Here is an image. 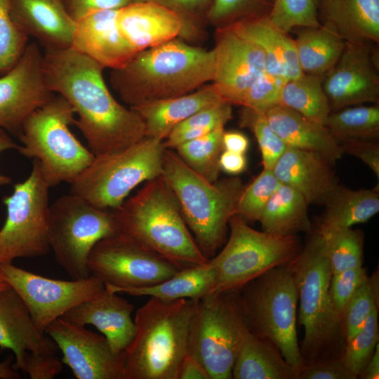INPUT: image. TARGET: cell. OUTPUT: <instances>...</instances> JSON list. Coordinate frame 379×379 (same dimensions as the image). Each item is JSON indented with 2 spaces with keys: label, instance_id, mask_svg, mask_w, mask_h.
<instances>
[{
  "label": "cell",
  "instance_id": "obj_40",
  "mask_svg": "<svg viewBox=\"0 0 379 379\" xmlns=\"http://www.w3.org/2000/svg\"><path fill=\"white\" fill-rule=\"evenodd\" d=\"M162 6L176 13L182 20L183 29L180 39L194 44L207 37L208 14L212 0H131Z\"/></svg>",
  "mask_w": 379,
  "mask_h": 379
},
{
  "label": "cell",
  "instance_id": "obj_56",
  "mask_svg": "<svg viewBox=\"0 0 379 379\" xmlns=\"http://www.w3.org/2000/svg\"><path fill=\"white\" fill-rule=\"evenodd\" d=\"M224 150L245 154L249 146L248 138L241 132L224 131L222 134Z\"/></svg>",
  "mask_w": 379,
  "mask_h": 379
},
{
  "label": "cell",
  "instance_id": "obj_16",
  "mask_svg": "<svg viewBox=\"0 0 379 379\" xmlns=\"http://www.w3.org/2000/svg\"><path fill=\"white\" fill-rule=\"evenodd\" d=\"M378 44L346 42L336 63L322 77L331 111L364 103L378 104Z\"/></svg>",
  "mask_w": 379,
  "mask_h": 379
},
{
  "label": "cell",
  "instance_id": "obj_15",
  "mask_svg": "<svg viewBox=\"0 0 379 379\" xmlns=\"http://www.w3.org/2000/svg\"><path fill=\"white\" fill-rule=\"evenodd\" d=\"M0 274L20 295L39 331L46 328L70 309L102 291L105 283L91 275L84 279H53L16 267L0 263Z\"/></svg>",
  "mask_w": 379,
  "mask_h": 379
},
{
  "label": "cell",
  "instance_id": "obj_48",
  "mask_svg": "<svg viewBox=\"0 0 379 379\" xmlns=\"http://www.w3.org/2000/svg\"><path fill=\"white\" fill-rule=\"evenodd\" d=\"M287 81L265 71L246 92L241 107L265 113L278 105L281 88Z\"/></svg>",
  "mask_w": 379,
  "mask_h": 379
},
{
  "label": "cell",
  "instance_id": "obj_17",
  "mask_svg": "<svg viewBox=\"0 0 379 379\" xmlns=\"http://www.w3.org/2000/svg\"><path fill=\"white\" fill-rule=\"evenodd\" d=\"M55 93L48 87L43 53L28 44L17 63L0 76V128L18 135L25 120Z\"/></svg>",
  "mask_w": 379,
  "mask_h": 379
},
{
  "label": "cell",
  "instance_id": "obj_11",
  "mask_svg": "<svg viewBox=\"0 0 379 379\" xmlns=\"http://www.w3.org/2000/svg\"><path fill=\"white\" fill-rule=\"evenodd\" d=\"M228 225L227 243L209 259L216 277L212 292L238 291L264 272L288 265L302 248L297 235L255 230L237 214L232 216Z\"/></svg>",
  "mask_w": 379,
  "mask_h": 379
},
{
  "label": "cell",
  "instance_id": "obj_25",
  "mask_svg": "<svg viewBox=\"0 0 379 379\" xmlns=\"http://www.w3.org/2000/svg\"><path fill=\"white\" fill-rule=\"evenodd\" d=\"M116 22L136 53L180 38L183 29L176 13L149 2H133L118 9Z\"/></svg>",
  "mask_w": 379,
  "mask_h": 379
},
{
  "label": "cell",
  "instance_id": "obj_51",
  "mask_svg": "<svg viewBox=\"0 0 379 379\" xmlns=\"http://www.w3.org/2000/svg\"><path fill=\"white\" fill-rule=\"evenodd\" d=\"M20 370L32 379H52L62 370V361L55 354L31 353Z\"/></svg>",
  "mask_w": 379,
  "mask_h": 379
},
{
  "label": "cell",
  "instance_id": "obj_4",
  "mask_svg": "<svg viewBox=\"0 0 379 379\" xmlns=\"http://www.w3.org/2000/svg\"><path fill=\"white\" fill-rule=\"evenodd\" d=\"M114 211L119 234L134 239L179 270L209 260L192 236L177 199L161 175L147 181L134 197Z\"/></svg>",
  "mask_w": 379,
  "mask_h": 379
},
{
  "label": "cell",
  "instance_id": "obj_39",
  "mask_svg": "<svg viewBox=\"0 0 379 379\" xmlns=\"http://www.w3.org/2000/svg\"><path fill=\"white\" fill-rule=\"evenodd\" d=\"M232 117V105L221 102L204 109L178 124L164 140L166 148L201 137L214 129L225 126Z\"/></svg>",
  "mask_w": 379,
  "mask_h": 379
},
{
  "label": "cell",
  "instance_id": "obj_45",
  "mask_svg": "<svg viewBox=\"0 0 379 379\" xmlns=\"http://www.w3.org/2000/svg\"><path fill=\"white\" fill-rule=\"evenodd\" d=\"M318 0H274L268 15L282 31L288 33L301 27L320 26L317 17Z\"/></svg>",
  "mask_w": 379,
  "mask_h": 379
},
{
  "label": "cell",
  "instance_id": "obj_18",
  "mask_svg": "<svg viewBox=\"0 0 379 379\" xmlns=\"http://www.w3.org/2000/svg\"><path fill=\"white\" fill-rule=\"evenodd\" d=\"M77 379H124V352L116 353L104 335L62 318L46 329Z\"/></svg>",
  "mask_w": 379,
  "mask_h": 379
},
{
  "label": "cell",
  "instance_id": "obj_7",
  "mask_svg": "<svg viewBox=\"0 0 379 379\" xmlns=\"http://www.w3.org/2000/svg\"><path fill=\"white\" fill-rule=\"evenodd\" d=\"M74 114L62 96L54 94L25 120L18 135V151L39 162L51 187L71 184L95 158L69 129Z\"/></svg>",
  "mask_w": 379,
  "mask_h": 379
},
{
  "label": "cell",
  "instance_id": "obj_38",
  "mask_svg": "<svg viewBox=\"0 0 379 379\" xmlns=\"http://www.w3.org/2000/svg\"><path fill=\"white\" fill-rule=\"evenodd\" d=\"M321 236L332 274L362 266L364 234L350 228L317 231Z\"/></svg>",
  "mask_w": 379,
  "mask_h": 379
},
{
  "label": "cell",
  "instance_id": "obj_13",
  "mask_svg": "<svg viewBox=\"0 0 379 379\" xmlns=\"http://www.w3.org/2000/svg\"><path fill=\"white\" fill-rule=\"evenodd\" d=\"M49 185L34 159L28 178L3 201L6 218L0 230V263L46 255L49 250Z\"/></svg>",
  "mask_w": 379,
  "mask_h": 379
},
{
  "label": "cell",
  "instance_id": "obj_33",
  "mask_svg": "<svg viewBox=\"0 0 379 379\" xmlns=\"http://www.w3.org/2000/svg\"><path fill=\"white\" fill-rule=\"evenodd\" d=\"M215 279V269L208 260L204 264L180 270L170 278L158 284L141 288L118 289L114 293L146 295L165 301L199 299L213 291Z\"/></svg>",
  "mask_w": 379,
  "mask_h": 379
},
{
  "label": "cell",
  "instance_id": "obj_30",
  "mask_svg": "<svg viewBox=\"0 0 379 379\" xmlns=\"http://www.w3.org/2000/svg\"><path fill=\"white\" fill-rule=\"evenodd\" d=\"M234 379H298V372L288 363L277 346L248 331L234 361Z\"/></svg>",
  "mask_w": 379,
  "mask_h": 379
},
{
  "label": "cell",
  "instance_id": "obj_24",
  "mask_svg": "<svg viewBox=\"0 0 379 379\" xmlns=\"http://www.w3.org/2000/svg\"><path fill=\"white\" fill-rule=\"evenodd\" d=\"M36 328L20 295L10 286L0 291V347L15 354V370H20L31 354H55L54 341Z\"/></svg>",
  "mask_w": 379,
  "mask_h": 379
},
{
  "label": "cell",
  "instance_id": "obj_9",
  "mask_svg": "<svg viewBox=\"0 0 379 379\" xmlns=\"http://www.w3.org/2000/svg\"><path fill=\"white\" fill-rule=\"evenodd\" d=\"M164 140L145 137L120 150L95 157L70 184V193L102 209H117L138 185L161 175Z\"/></svg>",
  "mask_w": 379,
  "mask_h": 379
},
{
  "label": "cell",
  "instance_id": "obj_26",
  "mask_svg": "<svg viewBox=\"0 0 379 379\" xmlns=\"http://www.w3.org/2000/svg\"><path fill=\"white\" fill-rule=\"evenodd\" d=\"M321 25L345 42H379V0H318Z\"/></svg>",
  "mask_w": 379,
  "mask_h": 379
},
{
  "label": "cell",
  "instance_id": "obj_14",
  "mask_svg": "<svg viewBox=\"0 0 379 379\" xmlns=\"http://www.w3.org/2000/svg\"><path fill=\"white\" fill-rule=\"evenodd\" d=\"M91 275L112 292L161 282L178 270L176 266L123 234L102 239L88 257Z\"/></svg>",
  "mask_w": 379,
  "mask_h": 379
},
{
  "label": "cell",
  "instance_id": "obj_21",
  "mask_svg": "<svg viewBox=\"0 0 379 379\" xmlns=\"http://www.w3.org/2000/svg\"><path fill=\"white\" fill-rule=\"evenodd\" d=\"M117 11L88 13L76 21L72 37V48L111 70L123 67L136 53L117 27Z\"/></svg>",
  "mask_w": 379,
  "mask_h": 379
},
{
  "label": "cell",
  "instance_id": "obj_6",
  "mask_svg": "<svg viewBox=\"0 0 379 379\" xmlns=\"http://www.w3.org/2000/svg\"><path fill=\"white\" fill-rule=\"evenodd\" d=\"M163 179L177 199L182 215L204 255L211 258L224 244L244 189L232 178L211 182L191 169L171 150L165 151Z\"/></svg>",
  "mask_w": 379,
  "mask_h": 379
},
{
  "label": "cell",
  "instance_id": "obj_12",
  "mask_svg": "<svg viewBox=\"0 0 379 379\" xmlns=\"http://www.w3.org/2000/svg\"><path fill=\"white\" fill-rule=\"evenodd\" d=\"M247 331L239 290L211 292L197 300L187 352L203 364L210 379H231Z\"/></svg>",
  "mask_w": 379,
  "mask_h": 379
},
{
  "label": "cell",
  "instance_id": "obj_41",
  "mask_svg": "<svg viewBox=\"0 0 379 379\" xmlns=\"http://www.w3.org/2000/svg\"><path fill=\"white\" fill-rule=\"evenodd\" d=\"M378 305L374 307L361 329L346 343L340 360L357 378L371 358L378 343Z\"/></svg>",
  "mask_w": 379,
  "mask_h": 379
},
{
  "label": "cell",
  "instance_id": "obj_23",
  "mask_svg": "<svg viewBox=\"0 0 379 379\" xmlns=\"http://www.w3.org/2000/svg\"><path fill=\"white\" fill-rule=\"evenodd\" d=\"M11 15L18 27L45 50L72 47L76 22L62 0H11Z\"/></svg>",
  "mask_w": 379,
  "mask_h": 379
},
{
  "label": "cell",
  "instance_id": "obj_34",
  "mask_svg": "<svg viewBox=\"0 0 379 379\" xmlns=\"http://www.w3.org/2000/svg\"><path fill=\"white\" fill-rule=\"evenodd\" d=\"M298 30L293 40L301 71L323 77L336 63L346 42L322 25Z\"/></svg>",
  "mask_w": 379,
  "mask_h": 379
},
{
  "label": "cell",
  "instance_id": "obj_58",
  "mask_svg": "<svg viewBox=\"0 0 379 379\" xmlns=\"http://www.w3.org/2000/svg\"><path fill=\"white\" fill-rule=\"evenodd\" d=\"M17 145L11 138L10 134L3 128H0V154L10 149H18ZM11 183V178L8 176L0 173V186Z\"/></svg>",
  "mask_w": 379,
  "mask_h": 379
},
{
  "label": "cell",
  "instance_id": "obj_27",
  "mask_svg": "<svg viewBox=\"0 0 379 379\" xmlns=\"http://www.w3.org/2000/svg\"><path fill=\"white\" fill-rule=\"evenodd\" d=\"M224 101L211 82L185 95L131 108L142 119L147 137L164 140L175 127L194 114Z\"/></svg>",
  "mask_w": 379,
  "mask_h": 379
},
{
  "label": "cell",
  "instance_id": "obj_1",
  "mask_svg": "<svg viewBox=\"0 0 379 379\" xmlns=\"http://www.w3.org/2000/svg\"><path fill=\"white\" fill-rule=\"evenodd\" d=\"M43 70L48 88L62 96L78 115L74 124L95 157L146 137L140 117L114 98L104 79V68L93 60L72 47L45 50Z\"/></svg>",
  "mask_w": 379,
  "mask_h": 379
},
{
  "label": "cell",
  "instance_id": "obj_46",
  "mask_svg": "<svg viewBox=\"0 0 379 379\" xmlns=\"http://www.w3.org/2000/svg\"><path fill=\"white\" fill-rule=\"evenodd\" d=\"M376 277H368L348 301L343 321L346 343L364 326L374 307L378 304V286Z\"/></svg>",
  "mask_w": 379,
  "mask_h": 379
},
{
  "label": "cell",
  "instance_id": "obj_60",
  "mask_svg": "<svg viewBox=\"0 0 379 379\" xmlns=\"http://www.w3.org/2000/svg\"><path fill=\"white\" fill-rule=\"evenodd\" d=\"M8 287H10V286L7 284V282L4 280V279L0 274V291L7 288Z\"/></svg>",
  "mask_w": 379,
  "mask_h": 379
},
{
  "label": "cell",
  "instance_id": "obj_43",
  "mask_svg": "<svg viewBox=\"0 0 379 379\" xmlns=\"http://www.w3.org/2000/svg\"><path fill=\"white\" fill-rule=\"evenodd\" d=\"M239 124L254 134L260 149L263 168L272 169L287 145L271 128L265 114L242 107Z\"/></svg>",
  "mask_w": 379,
  "mask_h": 379
},
{
  "label": "cell",
  "instance_id": "obj_8",
  "mask_svg": "<svg viewBox=\"0 0 379 379\" xmlns=\"http://www.w3.org/2000/svg\"><path fill=\"white\" fill-rule=\"evenodd\" d=\"M246 326L252 334L274 343L298 372L305 364L298 345V293L288 265L274 267L239 290Z\"/></svg>",
  "mask_w": 379,
  "mask_h": 379
},
{
  "label": "cell",
  "instance_id": "obj_52",
  "mask_svg": "<svg viewBox=\"0 0 379 379\" xmlns=\"http://www.w3.org/2000/svg\"><path fill=\"white\" fill-rule=\"evenodd\" d=\"M339 143L344 153L360 159L379 179V145L376 140L353 139Z\"/></svg>",
  "mask_w": 379,
  "mask_h": 379
},
{
  "label": "cell",
  "instance_id": "obj_53",
  "mask_svg": "<svg viewBox=\"0 0 379 379\" xmlns=\"http://www.w3.org/2000/svg\"><path fill=\"white\" fill-rule=\"evenodd\" d=\"M65 8L76 22L88 13L100 10H118L131 0H62Z\"/></svg>",
  "mask_w": 379,
  "mask_h": 379
},
{
  "label": "cell",
  "instance_id": "obj_55",
  "mask_svg": "<svg viewBox=\"0 0 379 379\" xmlns=\"http://www.w3.org/2000/svg\"><path fill=\"white\" fill-rule=\"evenodd\" d=\"M246 165L245 154L223 150L219 158L220 170L229 174L241 173L246 170Z\"/></svg>",
  "mask_w": 379,
  "mask_h": 379
},
{
  "label": "cell",
  "instance_id": "obj_47",
  "mask_svg": "<svg viewBox=\"0 0 379 379\" xmlns=\"http://www.w3.org/2000/svg\"><path fill=\"white\" fill-rule=\"evenodd\" d=\"M28 38L11 17V0H0V76L17 63Z\"/></svg>",
  "mask_w": 379,
  "mask_h": 379
},
{
  "label": "cell",
  "instance_id": "obj_54",
  "mask_svg": "<svg viewBox=\"0 0 379 379\" xmlns=\"http://www.w3.org/2000/svg\"><path fill=\"white\" fill-rule=\"evenodd\" d=\"M177 379H210L203 364L188 352L183 357Z\"/></svg>",
  "mask_w": 379,
  "mask_h": 379
},
{
  "label": "cell",
  "instance_id": "obj_37",
  "mask_svg": "<svg viewBox=\"0 0 379 379\" xmlns=\"http://www.w3.org/2000/svg\"><path fill=\"white\" fill-rule=\"evenodd\" d=\"M225 126L218 127L196 139L183 142L175 149L183 161L206 180H218L220 168L219 158L224 150L222 134Z\"/></svg>",
  "mask_w": 379,
  "mask_h": 379
},
{
  "label": "cell",
  "instance_id": "obj_57",
  "mask_svg": "<svg viewBox=\"0 0 379 379\" xmlns=\"http://www.w3.org/2000/svg\"><path fill=\"white\" fill-rule=\"evenodd\" d=\"M379 376V343L366 366L358 378L361 379H378Z\"/></svg>",
  "mask_w": 379,
  "mask_h": 379
},
{
  "label": "cell",
  "instance_id": "obj_49",
  "mask_svg": "<svg viewBox=\"0 0 379 379\" xmlns=\"http://www.w3.org/2000/svg\"><path fill=\"white\" fill-rule=\"evenodd\" d=\"M368 279L366 269L362 266L332 274L328 292L334 309L342 317L348 301Z\"/></svg>",
  "mask_w": 379,
  "mask_h": 379
},
{
  "label": "cell",
  "instance_id": "obj_50",
  "mask_svg": "<svg viewBox=\"0 0 379 379\" xmlns=\"http://www.w3.org/2000/svg\"><path fill=\"white\" fill-rule=\"evenodd\" d=\"M340 359H326L303 365L298 379H356Z\"/></svg>",
  "mask_w": 379,
  "mask_h": 379
},
{
  "label": "cell",
  "instance_id": "obj_2",
  "mask_svg": "<svg viewBox=\"0 0 379 379\" xmlns=\"http://www.w3.org/2000/svg\"><path fill=\"white\" fill-rule=\"evenodd\" d=\"M215 53L176 38L136 53L109 81L130 107L191 93L211 81Z\"/></svg>",
  "mask_w": 379,
  "mask_h": 379
},
{
  "label": "cell",
  "instance_id": "obj_35",
  "mask_svg": "<svg viewBox=\"0 0 379 379\" xmlns=\"http://www.w3.org/2000/svg\"><path fill=\"white\" fill-rule=\"evenodd\" d=\"M278 105L290 108L322 125L331 112L322 77L305 73L284 84Z\"/></svg>",
  "mask_w": 379,
  "mask_h": 379
},
{
  "label": "cell",
  "instance_id": "obj_59",
  "mask_svg": "<svg viewBox=\"0 0 379 379\" xmlns=\"http://www.w3.org/2000/svg\"><path fill=\"white\" fill-rule=\"evenodd\" d=\"M12 357L0 362V379H18L20 378L17 370L11 365Z\"/></svg>",
  "mask_w": 379,
  "mask_h": 379
},
{
  "label": "cell",
  "instance_id": "obj_28",
  "mask_svg": "<svg viewBox=\"0 0 379 379\" xmlns=\"http://www.w3.org/2000/svg\"><path fill=\"white\" fill-rule=\"evenodd\" d=\"M265 114L271 128L288 147L314 152L332 164L345 154L324 125L281 105H276Z\"/></svg>",
  "mask_w": 379,
  "mask_h": 379
},
{
  "label": "cell",
  "instance_id": "obj_5",
  "mask_svg": "<svg viewBox=\"0 0 379 379\" xmlns=\"http://www.w3.org/2000/svg\"><path fill=\"white\" fill-rule=\"evenodd\" d=\"M288 266L300 300L299 321L305 331L300 350L305 364L340 359L346 345L343 321L331 302L332 270L317 230Z\"/></svg>",
  "mask_w": 379,
  "mask_h": 379
},
{
  "label": "cell",
  "instance_id": "obj_19",
  "mask_svg": "<svg viewBox=\"0 0 379 379\" xmlns=\"http://www.w3.org/2000/svg\"><path fill=\"white\" fill-rule=\"evenodd\" d=\"M215 72L212 83L222 98L232 105H242L251 86L265 72L261 48L231 27L215 29Z\"/></svg>",
  "mask_w": 379,
  "mask_h": 379
},
{
  "label": "cell",
  "instance_id": "obj_32",
  "mask_svg": "<svg viewBox=\"0 0 379 379\" xmlns=\"http://www.w3.org/2000/svg\"><path fill=\"white\" fill-rule=\"evenodd\" d=\"M307 204L294 188L281 183L267 201L259 220L262 231L281 236L312 232Z\"/></svg>",
  "mask_w": 379,
  "mask_h": 379
},
{
  "label": "cell",
  "instance_id": "obj_36",
  "mask_svg": "<svg viewBox=\"0 0 379 379\" xmlns=\"http://www.w3.org/2000/svg\"><path fill=\"white\" fill-rule=\"evenodd\" d=\"M324 126L339 142L353 139L376 140L379 136L378 104L331 111Z\"/></svg>",
  "mask_w": 379,
  "mask_h": 379
},
{
  "label": "cell",
  "instance_id": "obj_3",
  "mask_svg": "<svg viewBox=\"0 0 379 379\" xmlns=\"http://www.w3.org/2000/svg\"><path fill=\"white\" fill-rule=\"evenodd\" d=\"M197 300L150 298L136 310L135 335L124 352V379H177Z\"/></svg>",
  "mask_w": 379,
  "mask_h": 379
},
{
  "label": "cell",
  "instance_id": "obj_10",
  "mask_svg": "<svg viewBox=\"0 0 379 379\" xmlns=\"http://www.w3.org/2000/svg\"><path fill=\"white\" fill-rule=\"evenodd\" d=\"M119 233L115 211L100 208L79 195H63L50 206V248L72 279L89 277L88 262L93 247Z\"/></svg>",
  "mask_w": 379,
  "mask_h": 379
},
{
  "label": "cell",
  "instance_id": "obj_29",
  "mask_svg": "<svg viewBox=\"0 0 379 379\" xmlns=\"http://www.w3.org/2000/svg\"><path fill=\"white\" fill-rule=\"evenodd\" d=\"M230 27L261 48L265 57V72L287 80L302 74L293 39L276 26L268 15L244 20Z\"/></svg>",
  "mask_w": 379,
  "mask_h": 379
},
{
  "label": "cell",
  "instance_id": "obj_31",
  "mask_svg": "<svg viewBox=\"0 0 379 379\" xmlns=\"http://www.w3.org/2000/svg\"><path fill=\"white\" fill-rule=\"evenodd\" d=\"M324 205L317 231L350 228L365 222L379 211L378 185L372 189L357 190L339 185Z\"/></svg>",
  "mask_w": 379,
  "mask_h": 379
},
{
  "label": "cell",
  "instance_id": "obj_20",
  "mask_svg": "<svg viewBox=\"0 0 379 379\" xmlns=\"http://www.w3.org/2000/svg\"><path fill=\"white\" fill-rule=\"evenodd\" d=\"M133 310V304L105 287L60 318L78 326L93 325L106 338L114 352L121 353L135 335Z\"/></svg>",
  "mask_w": 379,
  "mask_h": 379
},
{
  "label": "cell",
  "instance_id": "obj_44",
  "mask_svg": "<svg viewBox=\"0 0 379 379\" xmlns=\"http://www.w3.org/2000/svg\"><path fill=\"white\" fill-rule=\"evenodd\" d=\"M279 184L272 169L263 168L243 190L238 200L236 214L247 222L259 221L267 201Z\"/></svg>",
  "mask_w": 379,
  "mask_h": 379
},
{
  "label": "cell",
  "instance_id": "obj_22",
  "mask_svg": "<svg viewBox=\"0 0 379 379\" xmlns=\"http://www.w3.org/2000/svg\"><path fill=\"white\" fill-rule=\"evenodd\" d=\"M331 165L314 152L287 146L272 171L279 182L299 192L308 204H324L339 185Z\"/></svg>",
  "mask_w": 379,
  "mask_h": 379
},
{
  "label": "cell",
  "instance_id": "obj_42",
  "mask_svg": "<svg viewBox=\"0 0 379 379\" xmlns=\"http://www.w3.org/2000/svg\"><path fill=\"white\" fill-rule=\"evenodd\" d=\"M274 0H212L208 25L215 29L249 18L269 15Z\"/></svg>",
  "mask_w": 379,
  "mask_h": 379
}]
</instances>
